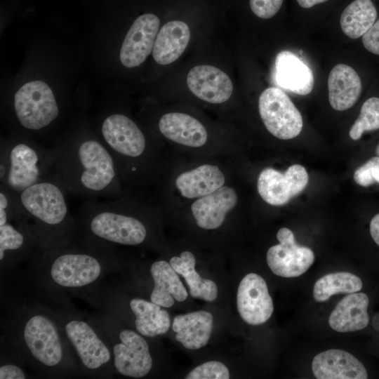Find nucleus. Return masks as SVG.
Listing matches in <instances>:
<instances>
[{"instance_id":"5701e85b","label":"nucleus","mask_w":379,"mask_h":379,"mask_svg":"<svg viewBox=\"0 0 379 379\" xmlns=\"http://www.w3.org/2000/svg\"><path fill=\"white\" fill-rule=\"evenodd\" d=\"M213 318L211 313L197 311L174 317L172 324L175 339L189 350L204 347L210 338Z\"/></svg>"},{"instance_id":"f704fd0d","label":"nucleus","mask_w":379,"mask_h":379,"mask_svg":"<svg viewBox=\"0 0 379 379\" xmlns=\"http://www.w3.org/2000/svg\"><path fill=\"white\" fill-rule=\"evenodd\" d=\"M353 178L355 182L362 187L379 184V157H373L358 167Z\"/></svg>"},{"instance_id":"4be33fe9","label":"nucleus","mask_w":379,"mask_h":379,"mask_svg":"<svg viewBox=\"0 0 379 379\" xmlns=\"http://www.w3.org/2000/svg\"><path fill=\"white\" fill-rule=\"evenodd\" d=\"M158 126L164 137L180 145L199 147L207 141V132L202 124L186 114H165L159 119Z\"/></svg>"},{"instance_id":"ea45409f","label":"nucleus","mask_w":379,"mask_h":379,"mask_svg":"<svg viewBox=\"0 0 379 379\" xmlns=\"http://www.w3.org/2000/svg\"><path fill=\"white\" fill-rule=\"evenodd\" d=\"M298 4L304 8H310L317 4L327 1L328 0H296Z\"/></svg>"},{"instance_id":"0eeeda50","label":"nucleus","mask_w":379,"mask_h":379,"mask_svg":"<svg viewBox=\"0 0 379 379\" xmlns=\"http://www.w3.org/2000/svg\"><path fill=\"white\" fill-rule=\"evenodd\" d=\"M50 248L52 262L50 275L64 287L77 288L94 282L100 275L102 266L95 251Z\"/></svg>"},{"instance_id":"9b49d317","label":"nucleus","mask_w":379,"mask_h":379,"mask_svg":"<svg viewBox=\"0 0 379 379\" xmlns=\"http://www.w3.org/2000/svg\"><path fill=\"white\" fill-rule=\"evenodd\" d=\"M25 343L33 357L46 366L58 365L63 357V349L53 322L43 314L32 316L23 329Z\"/></svg>"},{"instance_id":"ddd939ff","label":"nucleus","mask_w":379,"mask_h":379,"mask_svg":"<svg viewBox=\"0 0 379 379\" xmlns=\"http://www.w3.org/2000/svg\"><path fill=\"white\" fill-rule=\"evenodd\" d=\"M160 25L153 13L137 18L128 29L120 51V60L128 68L139 66L152 52Z\"/></svg>"},{"instance_id":"a878e982","label":"nucleus","mask_w":379,"mask_h":379,"mask_svg":"<svg viewBox=\"0 0 379 379\" xmlns=\"http://www.w3.org/2000/svg\"><path fill=\"white\" fill-rule=\"evenodd\" d=\"M225 176L220 168L204 164L180 174L175 185L181 195L188 199L201 197L223 186Z\"/></svg>"},{"instance_id":"a19ab883","label":"nucleus","mask_w":379,"mask_h":379,"mask_svg":"<svg viewBox=\"0 0 379 379\" xmlns=\"http://www.w3.org/2000/svg\"><path fill=\"white\" fill-rule=\"evenodd\" d=\"M375 153H376L377 156L379 157V144L378 145V146L376 147Z\"/></svg>"},{"instance_id":"473e14b6","label":"nucleus","mask_w":379,"mask_h":379,"mask_svg":"<svg viewBox=\"0 0 379 379\" xmlns=\"http://www.w3.org/2000/svg\"><path fill=\"white\" fill-rule=\"evenodd\" d=\"M21 213L18 193L0 183V225L18 220Z\"/></svg>"},{"instance_id":"f3484780","label":"nucleus","mask_w":379,"mask_h":379,"mask_svg":"<svg viewBox=\"0 0 379 379\" xmlns=\"http://www.w3.org/2000/svg\"><path fill=\"white\" fill-rule=\"evenodd\" d=\"M317 379H366L363 364L352 354L340 349H330L317 354L312 362Z\"/></svg>"},{"instance_id":"a211bd4d","label":"nucleus","mask_w":379,"mask_h":379,"mask_svg":"<svg viewBox=\"0 0 379 379\" xmlns=\"http://www.w3.org/2000/svg\"><path fill=\"white\" fill-rule=\"evenodd\" d=\"M237 199L235 190L227 186H222L201 197L191 206L197 225L205 230L219 227L223 223L227 213L236 206Z\"/></svg>"},{"instance_id":"39448f33","label":"nucleus","mask_w":379,"mask_h":379,"mask_svg":"<svg viewBox=\"0 0 379 379\" xmlns=\"http://www.w3.org/2000/svg\"><path fill=\"white\" fill-rule=\"evenodd\" d=\"M98 138L111 153L121 180L137 173L134 163L145 156L147 142L135 121L124 114H109L102 120Z\"/></svg>"},{"instance_id":"20e7f679","label":"nucleus","mask_w":379,"mask_h":379,"mask_svg":"<svg viewBox=\"0 0 379 379\" xmlns=\"http://www.w3.org/2000/svg\"><path fill=\"white\" fill-rule=\"evenodd\" d=\"M54 157L46 148L25 135L1 140L0 183L20 193L54 173Z\"/></svg>"},{"instance_id":"e433bc0d","label":"nucleus","mask_w":379,"mask_h":379,"mask_svg":"<svg viewBox=\"0 0 379 379\" xmlns=\"http://www.w3.org/2000/svg\"><path fill=\"white\" fill-rule=\"evenodd\" d=\"M362 43L367 51L379 55V18L362 36Z\"/></svg>"},{"instance_id":"cd10ccee","label":"nucleus","mask_w":379,"mask_h":379,"mask_svg":"<svg viewBox=\"0 0 379 379\" xmlns=\"http://www.w3.org/2000/svg\"><path fill=\"white\" fill-rule=\"evenodd\" d=\"M169 263L178 274L185 278L190 287V293L193 298H201L208 302L216 299L218 288L215 283L201 278L196 272V260L192 253L183 251L180 257H173Z\"/></svg>"},{"instance_id":"4c0bfd02","label":"nucleus","mask_w":379,"mask_h":379,"mask_svg":"<svg viewBox=\"0 0 379 379\" xmlns=\"http://www.w3.org/2000/svg\"><path fill=\"white\" fill-rule=\"evenodd\" d=\"M25 374L18 366L6 364L0 367V379H24Z\"/></svg>"},{"instance_id":"2f4dec72","label":"nucleus","mask_w":379,"mask_h":379,"mask_svg":"<svg viewBox=\"0 0 379 379\" xmlns=\"http://www.w3.org/2000/svg\"><path fill=\"white\" fill-rule=\"evenodd\" d=\"M378 129H379V98L372 97L362 105L359 116L352 126L349 135L353 140H357L364 132Z\"/></svg>"},{"instance_id":"72a5a7b5","label":"nucleus","mask_w":379,"mask_h":379,"mask_svg":"<svg viewBox=\"0 0 379 379\" xmlns=\"http://www.w3.org/2000/svg\"><path fill=\"white\" fill-rule=\"evenodd\" d=\"M228 368L222 363L211 361L204 363L192 371L185 377L187 379H228Z\"/></svg>"},{"instance_id":"412c9836","label":"nucleus","mask_w":379,"mask_h":379,"mask_svg":"<svg viewBox=\"0 0 379 379\" xmlns=\"http://www.w3.org/2000/svg\"><path fill=\"white\" fill-rule=\"evenodd\" d=\"M369 299L364 293H352L335 306L328 318V324L338 332H353L364 329L369 322L367 312Z\"/></svg>"},{"instance_id":"7ed1b4c3","label":"nucleus","mask_w":379,"mask_h":379,"mask_svg":"<svg viewBox=\"0 0 379 379\" xmlns=\"http://www.w3.org/2000/svg\"><path fill=\"white\" fill-rule=\"evenodd\" d=\"M128 205L123 200L85 201L77 215V229L84 234V241L111 242L135 246L147 237L145 223L130 213Z\"/></svg>"},{"instance_id":"b1692460","label":"nucleus","mask_w":379,"mask_h":379,"mask_svg":"<svg viewBox=\"0 0 379 379\" xmlns=\"http://www.w3.org/2000/svg\"><path fill=\"white\" fill-rule=\"evenodd\" d=\"M190 39L188 25L180 20H172L159 31L152 50V56L159 65L175 61L185 50Z\"/></svg>"},{"instance_id":"4468645a","label":"nucleus","mask_w":379,"mask_h":379,"mask_svg":"<svg viewBox=\"0 0 379 379\" xmlns=\"http://www.w3.org/2000/svg\"><path fill=\"white\" fill-rule=\"evenodd\" d=\"M119 339L120 343L113 347L114 363L117 371L132 378L146 375L152 366L147 341L128 329L120 332Z\"/></svg>"},{"instance_id":"dca6fc26","label":"nucleus","mask_w":379,"mask_h":379,"mask_svg":"<svg viewBox=\"0 0 379 379\" xmlns=\"http://www.w3.org/2000/svg\"><path fill=\"white\" fill-rule=\"evenodd\" d=\"M65 333L86 368L95 370L110 360L108 347L88 323L69 321L65 325Z\"/></svg>"},{"instance_id":"6e6552de","label":"nucleus","mask_w":379,"mask_h":379,"mask_svg":"<svg viewBox=\"0 0 379 379\" xmlns=\"http://www.w3.org/2000/svg\"><path fill=\"white\" fill-rule=\"evenodd\" d=\"M258 109L265 128L276 138L289 140L300 133L302 115L281 89L270 87L263 91L258 100Z\"/></svg>"},{"instance_id":"393cba45","label":"nucleus","mask_w":379,"mask_h":379,"mask_svg":"<svg viewBox=\"0 0 379 379\" xmlns=\"http://www.w3.org/2000/svg\"><path fill=\"white\" fill-rule=\"evenodd\" d=\"M150 272L154 283L150 295L152 302L163 307H171L174 300L182 302L187 298L186 288L170 263L156 261L152 265Z\"/></svg>"},{"instance_id":"c756f323","label":"nucleus","mask_w":379,"mask_h":379,"mask_svg":"<svg viewBox=\"0 0 379 379\" xmlns=\"http://www.w3.org/2000/svg\"><path fill=\"white\" fill-rule=\"evenodd\" d=\"M39 245L32 234L23 225L7 222L0 225V260L28 253Z\"/></svg>"},{"instance_id":"f257e3e1","label":"nucleus","mask_w":379,"mask_h":379,"mask_svg":"<svg viewBox=\"0 0 379 379\" xmlns=\"http://www.w3.org/2000/svg\"><path fill=\"white\" fill-rule=\"evenodd\" d=\"M54 174L67 192L87 199L121 194L115 161L100 138L88 131L65 136L51 148Z\"/></svg>"},{"instance_id":"58836bf2","label":"nucleus","mask_w":379,"mask_h":379,"mask_svg":"<svg viewBox=\"0 0 379 379\" xmlns=\"http://www.w3.org/2000/svg\"><path fill=\"white\" fill-rule=\"evenodd\" d=\"M370 234L373 241L379 246V213L370 222Z\"/></svg>"},{"instance_id":"aec40b11","label":"nucleus","mask_w":379,"mask_h":379,"mask_svg":"<svg viewBox=\"0 0 379 379\" xmlns=\"http://www.w3.org/2000/svg\"><path fill=\"white\" fill-rule=\"evenodd\" d=\"M328 100L337 111L351 108L361 92V81L359 74L350 66L336 65L328 77Z\"/></svg>"},{"instance_id":"423d86ee","label":"nucleus","mask_w":379,"mask_h":379,"mask_svg":"<svg viewBox=\"0 0 379 379\" xmlns=\"http://www.w3.org/2000/svg\"><path fill=\"white\" fill-rule=\"evenodd\" d=\"M13 112L25 132L38 133L59 117L60 108L51 88L42 81L24 84L14 95Z\"/></svg>"},{"instance_id":"1a4fd4ad","label":"nucleus","mask_w":379,"mask_h":379,"mask_svg":"<svg viewBox=\"0 0 379 379\" xmlns=\"http://www.w3.org/2000/svg\"><path fill=\"white\" fill-rule=\"evenodd\" d=\"M277 238L279 243L270 247L267 253V262L276 275L289 278L304 274L314 261V254L308 247L296 244L291 230H279Z\"/></svg>"},{"instance_id":"6ab92c4d","label":"nucleus","mask_w":379,"mask_h":379,"mask_svg":"<svg viewBox=\"0 0 379 379\" xmlns=\"http://www.w3.org/2000/svg\"><path fill=\"white\" fill-rule=\"evenodd\" d=\"M274 68L275 81L282 88L300 95L312 91L314 85L312 71L294 53L279 52L275 58Z\"/></svg>"},{"instance_id":"c85d7f7f","label":"nucleus","mask_w":379,"mask_h":379,"mask_svg":"<svg viewBox=\"0 0 379 379\" xmlns=\"http://www.w3.org/2000/svg\"><path fill=\"white\" fill-rule=\"evenodd\" d=\"M376 18V8L371 0H354L343 11L340 27L347 36L356 39L372 27Z\"/></svg>"},{"instance_id":"f8f14e48","label":"nucleus","mask_w":379,"mask_h":379,"mask_svg":"<svg viewBox=\"0 0 379 379\" xmlns=\"http://www.w3.org/2000/svg\"><path fill=\"white\" fill-rule=\"evenodd\" d=\"M237 305L239 315L248 324L260 325L270 318L273 301L261 276L250 273L242 279L238 287Z\"/></svg>"},{"instance_id":"7c9ffc66","label":"nucleus","mask_w":379,"mask_h":379,"mask_svg":"<svg viewBox=\"0 0 379 379\" xmlns=\"http://www.w3.org/2000/svg\"><path fill=\"white\" fill-rule=\"evenodd\" d=\"M362 281L348 272L327 274L319 278L313 287V297L317 302H324L338 293H352L362 288Z\"/></svg>"},{"instance_id":"f03ea898","label":"nucleus","mask_w":379,"mask_h":379,"mask_svg":"<svg viewBox=\"0 0 379 379\" xmlns=\"http://www.w3.org/2000/svg\"><path fill=\"white\" fill-rule=\"evenodd\" d=\"M67 192L53 173L18 193L21 213L15 223L28 229L42 248L67 246L75 237L77 227Z\"/></svg>"},{"instance_id":"c9c22d12","label":"nucleus","mask_w":379,"mask_h":379,"mask_svg":"<svg viewBox=\"0 0 379 379\" xmlns=\"http://www.w3.org/2000/svg\"><path fill=\"white\" fill-rule=\"evenodd\" d=\"M284 0H250L253 13L262 19H268L279 11Z\"/></svg>"},{"instance_id":"9d476101","label":"nucleus","mask_w":379,"mask_h":379,"mask_svg":"<svg viewBox=\"0 0 379 379\" xmlns=\"http://www.w3.org/2000/svg\"><path fill=\"white\" fill-rule=\"evenodd\" d=\"M308 181L306 169L294 164L284 173L272 168L263 169L258 176L257 187L265 202L272 206H281L302 192Z\"/></svg>"},{"instance_id":"2eb2a0df","label":"nucleus","mask_w":379,"mask_h":379,"mask_svg":"<svg viewBox=\"0 0 379 379\" xmlns=\"http://www.w3.org/2000/svg\"><path fill=\"white\" fill-rule=\"evenodd\" d=\"M189 89L199 99L213 104L226 102L231 97L233 85L228 75L208 65H197L187 77Z\"/></svg>"},{"instance_id":"bb28decb","label":"nucleus","mask_w":379,"mask_h":379,"mask_svg":"<svg viewBox=\"0 0 379 379\" xmlns=\"http://www.w3.org/2000/svg\"><path fill=\"white\" fill-rule=\"evenodd\" d=\"M130 307L136 317L135 328L140 334L152 338L169 329L170 316L160 305L144 299L133 298L130 302Z\"/></svg>"}]
</instances>
